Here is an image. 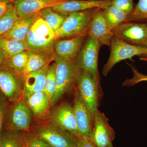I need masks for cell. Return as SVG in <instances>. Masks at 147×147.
<instances>
[{
	"label": "cell",
	"mask_w": 147,
	"mask_h": 147,
	"mask_svg": "<svg viewBox=\"0 0 147 147\" xmlns=\"http://www.w3.org/2000/svg\"><path fill=\"white\" fill-rule=\"evenodd\" d=\"M29 131L52 147H76L78 139L50 121L45 117L35 119Z\"/></svg>",
	"instance_id": "cell-1"
},
{
	"label": "cell",
	"mask_w": 147,
	"mask_h": 147,
	"mask_svg": "<svg viewBox=\"0 0 147 147\" xmlns=\"http://www.w3.org/2000/svg\"><path fill=\"white\" fill-rule=\"evenodd\" d=\"M57 39L55 32L39 16L32 26L24 42L29 52L47 53L55 52Z\"/></svg>",
	"instance_id": "cell-2"
},
{
	"label": "cell",
	"mask_w": 147,
	"mask_h": 147,
	"mask_svg": "<svg viewBox=\"0 0 147 147\" xmlns=\"http://www.w3.org/2000/svg\"><path fill=\"white\" fill-rule=\"evenodd\" d=\"M34 119L31 110L23 98H21L9 102L6 112L4 130L29 131Z\"/></svg>",
	"instance_id": "cell-3"
},
{
	"label": "cell",
	"mask_w": 147,
	"mask_h": 147,
	"mask_svg": "<svg viewBox=\"0 0 147 147\" xmlns=\"http://www.w3.org/2000/svg\"><path fill=\"white\" fill-rule=\"evenodd\" d=\"M98 8H100L90 9L68 14L61 26L55 32L57 39L88 34L91 21Z\"/></svg>",
	"instance_id": "cell-4"
},
{
	"label": "cell",
	"mask_w": 147,
	"mask_h": 147,
	"mask_svg": "<svg viewBox=\"0 0 147 147\" xmlns=\"http://www.w3.org/2000/svg\"><path fill=\"white\" fill-rule=\"evenodd\" d=\"M75 88L94 119L101 96L100 80L94 79L88 72L78 69Z\"/></svg>",
	"instance_id": "cell-5"
},
{
	"label": "cell",
	"mask_w": 147,
	"mask_h": 147,
	"mask_svg": "<svg viewBox=\"0 0 147 147\" xmlns=\"http://www.w3.org/2000/svg\"><path fill=\"white\" fill-rule=\"evenodd\" d=\"M56 92L51 100L50 108L54 106L63 97L65 94L75 87L78 68L76 60L70 62L56 59Z\"/></svg>",
	"instance_id": "cell-6"
},
{
	"label": "cell",
	"mask_w": 147,
	"mask_h": 147,
	"mask_svg": "<svg viewBox=\"0 0 147 147\" xmlns=\"http://www.w3.org/2000/svg\"><path fill=\"white\" fill-rule=\"evenodd\" d=\"M8 60L0 65V92L12 102L23 97L24 77L11 67Z\"/></svg>",
	"instance_id": "cell-7"
},
{
	"label": "cell",
	"mask_w": 147,
	"mask_h": 147,
	"mask_svg": "<svg viewBox=\"0 0 147 147\" xmlns=\"http://www.w3.org/2000/svg\"><path fill=\"white\" fill-rule=\"evenodd\" d=\"M110 47L109 59L102 69V75L105 76L108 75L116 64L121 61L131 59L134 56L141 57L147 53V47L130 45L114 36L111 40Z\"/></svg>",
	"instance_id": "cell-8"
},
{
	"label": "cell",
	"mask_w": 147,
	"mask_h": 147,
	"mask_svg": "<svg viewBox=\"0 0 147 147\" xmlns=\"http://www.w3.org/2000/svg\"><path fill=\"white\" fill-rule=\"evenodd\" d=\"M101 46L96 38L88 35L76 59L79 70L88 72L97 80H99L98 64V53Z\"/></svg>",
	"instance_id": "cell-9"
},
{
	"label": "cell",
	"mask_w": 147,
	"mask_h": 147,
	"mask_svg": "<svg viewBox=\"0 0 147 147\" xmlns=\"http://www.w3.org/2000/svg\"><path fill=\"white\" fill-rule=\"evenodd\" d=\"M112 32L113 36L130 45L147 47V22H124L113 29Z\"/></svg>",
	"instance_id": "cell-10"
},
{
	"label": "cell",
	"mask_w": 147,
	"mask_h": 147,
	"mask_svg": "<svg viewBox=\"0 0 147 147\" xmlns=\"http://www.w3.org/2000/svg\"><path fill=\"white\" fill-rule=\"evenodd\" d=\"M45 117L57 126L77 139L81 138L73 106L68 102L61 103Z\"/></svg>",
	"instance_id": "cell-11"
},
{
	"label": "cell",
	"mask_w": 147,
	"mask_h": 147,
	"mask_svg": "<svg viewBox=\"0 0 147 147\" xmlns=\"http://www.w3.org/2000/svg\"><path fill=\"white\" fill-rule=\"evenodd\" d=\"M90 138L98 147H109L115 138V132L110 126L109 119L98 109L94 114Z\"/></svg>",
	"instance_id": "cell-12"
},
{
	"label": "cell",
	"mask_w": 147,
	"mask_h": 147,
	"mask_svg": "<svg viewBox=\"0 0 147 147\" xmlns=\"http://www.w3.org/2000/svg\"><path fill=\"white\" fill-rule=\"evenodd\" d=\"M88 36L86 34L57 40L55 45L56 59L67 62L76 60Z\"/></svg>",
	"instance_id": "cell-13"
},
{
	"label": "cell",
	"mask_w": 147,
	"mask_h": 147,
	"mask_svg": "<svg viewBox=\"0 0 147 147\" xmlns=\"http://www.w3.org/2000/svg\"><path fill=\"white\" fill-rule=\"evenodd\" d=\"M74 98L72 106L79 133L81 137H90L92 128L93 118L75 88Z\"/></svg>",
	"instance_id": "cell-14"
},
{
	"label": "cell",
	"mask_w": 147,
	"mask_h": 147,
	"mask_svg": "<svg viewBox=\"0 0 147 147\" xmlns=\"http://www.w3.org/2000/svg\"><path fill=\"white\" fill-rule=\"evenodd\" d=\"M112 0H70L56 4L51 7L61 14L70 13L94 8H106L111 5Z\"/></svg>",
	"instance_id": "cell-15"
},
{
	"label": "cell",
	"mask_w": 147,
	"mask_h": 147,
	"mask_svg": "<svg viewBox=\"0 0 147 147\" xmlns=\"http://www.w3.org/2000/svg\"><path fill=\"white\" fill-rule=\"evenodd\" d=\"M88 35L96 38L101 46L106 45L110 47L111 40L113 36V32L105 21L102 8L98 9L93 16Z\"/></svg>",
	"instance_id": "cell-16"
},
{
	"label": "cell",
	"mask_w": 147,
	"mask_h": 147,
	"mask_svg": "<svg viewBox=\"0 0 147 147\" xmlns=\"http://www.w3.org/2000/svg\"><path fill=\"white\" fill-rule=\"evenodd\" d=\"M64 1L62 0H15L14 7L18 18H21Z\"/></svg>",
	"instance_id": "cell-17"
},
{
	"label": "cell",
	"mask_w": 147,
	"mask_h": 147,
	"mask_svg": "<svg viewBox=\"0 0 147 147\" xmlns=\"http://www.w3.org/2000/svg\"><path fill=\"white\" fill-rule=\"evenodd\" d=\"M49 65L30 72L24 76L23 98L44 90L46 73Z\"/></svg>",
	"instance_id": "cell-18"
},
{
	"label": "cell",
	"mask_w": 147,
	"mask_h": 147,
	"mask_svg": "<svg viewBox=\"0 0 147 147\" xmlns=\"http://www.w3.org/2000/svg\"><path fill=\"white\" fill-rule=\"evenodd\" d=\"M31 110L34 119L42 118L47 115L51 99L44 90L23 98Z\"/></svg>",
	"instance_id": "cell-19"
},
{
	"label": "cell",
	"mask_w": 147,
	"mask_h": 147,
	"mask_svg": "<svg viewBox=\"0 0 147 147\" xmlns=\"http://www.w3.org/2000/svg\"><path fill=\"white\" fill-rule=\"evenodd\" d=\"M39 17V12H38L24 18H18L11 29L4 36L25 41L32 26Z\"/></svg>",
	"instance_id": "cell-20"
},
{
	"label": "cell",
	"mask_w": 147,
	"mask_h": 147,
	"mask_svg": "<svg viewBox=\"0 0 147 147\" xmlns=\"http://www.w3.org/2000/svg\"><path fill=\"white\" fill-rule=\"evenodd\" d=\"M56 59L55 52H29L28 60L23 73V77L27 74L39 70L49 65L51 62L55 61Z\"/></svg>",
	"instance_id": "cell-21"
},
{
	"label": "cell",
	"mask_w": 147,
	"mask_h": 147,
	"mask_svg": "<svg viewBox=\"0 0 147 147\" xmlns=\"http://www.w3.org/2000/svg\"><path fill=\"white\" fill-rule=\"evenodd\" d=\"M38 12L40 17L47 23L55 32L61 28L68 15L59 13L52 7L43 9Z\"/></svg>",
	"instance_id": "cell-22"
},
{
	"label": "cell",
	"mask_w": 147,
	"mask_h": 147,
	"mask_svg": "<svg viewBox=\"0 0 147 147\" xmlns=\"http://www.w3.org/2000/svg\"><path fill=\"white\" fill-rule=\"evenodd\" d=\"M102 13L108 26L113 30L126 21L127 15L115 6L102 9Z\"/></svg>",
	"instance_id": "cell-23"
},
{
	"label": "cell",
	"mask_w": 147,
	"mask_h": 147,
	"mask_svg": "<svg viewBox=\"0 0 147 147\" xmlns=\"http://www.w3.org/2000/svg\"><path fill=\"white\" fill-rule=\"evenodd\" d=\"M0 50L9 58L27 50L24 41H19L5 36L0 37Z\"/></svg>",
	"instance_id": "cell-24"
},
{
	"label": "cell",
	"mask_w": 147,
	"mask_h": 147,
	"mask_svg": "<svg viewBox=\"0 0 147 147\" xmlns=\"http://www.w3.org/2000/svg\"><path fill=\"white\" fill-rule=\"evenodd\" d=\"M21 131L3 130L1 137L0 147H24Z\"/></svg>",
	"instance_id": "cell-25"
},
{
	"label": "cell",
	"mask_w": 147,
	"mask_h": 147,
	"mask_svg": "<svg viewBox=\"0 0 147 147\" xmlns=\"http://www.w3.org/2000/svg\"><path fill=\"white\" fill-rule=\"evenodd\" d=\"M56 71L57 64L56 63H50L47 68L45 79L44 91L52 100L56 90Z\"/></svg>",
	"instance_id": "cell-26"
},
{
	"label": "cell",
	"mask_w": 147,
	"mask_h": 147,
	"mask_svg": "<svg viewBox=\"0 0 147 147\" xmlns=\"http://www.w3.org/2000/svg\"><path fill=\"white\" fill-rule=\"evenodd\" d=\"M29 56V51L25 50L12 56L8 60V63L11 67L23 77V73L26 66Z\"/></svg>",
	"instance_id": "cell-27"
},
{
	"label": "cell",
	"mask_w": 147,
	"mask_h": 147,
	"mask_svg": "<svg viewBox=\"0 0 147 147\" xmlns=\"http://www.w3.org/2000/svg\"><path fill=\"white\" fill-rule=\"evenodd\" d=\"M18 18L14 7L0 17V37L10 30Z\"/></svg>",
	"instance_id": "cell-28"
},
{
	"label": "cell",
	"mask_w": 147,
	"mask_h": 147,
	"mask_svg": "<svg viewBox=\"0 0 147 147\" xmlns=\"http://www.w3.org/2000/svg\"><path fill=\"white\" fill-rule=\"evenodd\" d=\"M147 21V0H139L133 10L127 15L126 22Z\"/></svg>",
	"instance_id": "cell-29"
},
{
	"label": "cell",
	"mask_w": 147,
	"mask_h": 147,
	"mask_svg": "<svg viewBox=\"0 0 147 147\" xmlns=\"http://www.w3.org/2000/svg\"><path fill=\"white\" fill-rule=\"evenodd\" d=\"M21 135L27 147H52L47 142L30 131H21Z\"/></svg>",
	"instance_id": "cell-30"
},
{
	"label": "cell",
	"mask_w": 147,
	"mask_h": 147,
	"mask_svg": "<svg viewBox=\"0 0 147 147\" xmlns=\"http://www.w3.org/2000/svg\"><path fill=\"white\" fill-rule=\"evenodd\" d=\"M131 68L133 76L131 79H127L123 83V86L130 87L134 86L141 82H147V75L139 72L136 67L131 64L127 63Z\"/></svg>",
	"instance_id": "cell-31"
},
{
	"label": "cell",
	"mask_w": 147,
	"mask_h": 147,
	"mask_svg": "<svg viewBox=\"0 0 147 147\" xmlns=\"http://www.w3.org/2000/svg\"><path fill=\"white\" fill-rule=\"evenodd\" d=\"M111 5L118 7L127 15L131 13L134 8L133 0H112Z\"/></svg>",
	"instance_id": "cell-32"
},
{
	"label": "cell",
	"mask_w": 147,
	"mask_h": 147,
	"mask_svg": "<svg viewBox=\"0 0 147 147\" xmlns=\"http://www.w3.org/2000/svg\"><path fill=\"white\" fill-rule=\"evenodd\" d=\"M9 102L0 92V144L2 134L4 130L6 112Z\"/></svg>",
	"instance_id": "cell-33"
},
{
	"label": "cell",
	"mask_w": 147,
	"mask_h": 147,
	"mask_svg": "<svg viewBox=\"0 0 147 147\" xmlns=\"http://www.w3.org/2000/svg\"><path fill=\"white\" fill-rule=\"evenodd\" d=\"M15 0H0V17L14 7Z\"/></svg>",
	"instance_id": "cell-34"
},
{
	"label": "cell",
	"mask_w": 147,
	"mask_h": 147,
	"mask_svg": "<svg viewBox=\"0 0 147 147\" xmlns=\"http://www.w3.org/2000/svg\"><path fill=\"white\" fill-rule=\"evenodd\" d=\"M76 147H98L93 143L90 137H82L78 139Z\"/></svg>",
	"instance_id": "cell-35"
},
{
	"label": "cell",
	"mask_w": 147,
	"mask_h": 147,
	"mask_svg": "<svg viewBox=\"0 0 147 147\" xmlns=\"http://www.w3.org/2000/svg\"><path fill=\"white\" fill-rule=\"evenodd\" d=\"M9 58L3 52L0 50V65L5 63Z\"/></svg>",
	"instance_id": "cell-36"
},
{
	"label": "cell",
	"mask_w": 147,
	"mask_h": 147,
	"mask_svg": "<svg viewBox=\"0 0 147 147\" xmlns=\"http://www.w3.org/2000/svg\"><path fill=\"white\" fill-rule=\"evenodd\" d=\"M140 59L142 61L147 62V53L146 55H143V56L140 57Z\"/></svg>",
	"instance_id": "cell-37"
},
{
	"label": "cell",
	"mask_w": 147,
	"mask_h": 147,
	"mask_svg": "<svg viewBox=\"0 0 147 147\" xmlns=\"http://www.w3.org/2000/svg\"><path fill=\"white\" fill-rule=\"evenodd\" d=\"M108 147H113V144H111L110 145V146H109Z\"/></svg>",
	"instance_id": "cell-38"
},
{
	"label": "cell",
	"mask_w": 147,
	"mask_h": 147,
	"mask_svg": "<svg viewBox=\"0 0 147 147\" xmlns=\"http://www.w3.org/2000/svg\"><path fill=\"white\" fill-rule=\"evenodd\" d=\"M62 1H70V0H62Z\"/></svg>",
	"instance_id": "cell-39"
},
{
	"label": "cell",
	"mask_w": 147,
	"mask_h": 147,
	"mask_svg": "<svg viewBox=\"0 0 147 147\" xmlns=\"http://www.w3.org/2000/svg\"><path fill=\"white\" fill-rule=\"evenodd\" d=\"M24 144H25V145H24V147H27L26 146V145H25V143H24Z\"/></svg>",
	"instance_id": "cell-40"
},
{
	"label": "cell",
	"mask_w": 147,
	"mask_h": 147,
	"mask_svg": "<svg viewBox=\"0 0 147 147\" xmlns=\"http://www.w3.org/2000/svg\"><path fill=\"white\" fill-rule=\"evenodd\" d=\"M146 22H147V21H146Z\"/></svg>",
	"instance_id": "cell-41"
}]
</instances>
